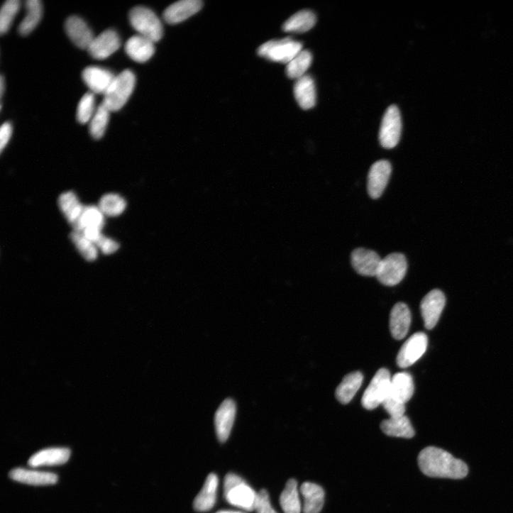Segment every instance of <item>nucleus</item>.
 I'll return each instance as SVG.
<instances>
[{
	"label": "nucleus",
	"mask_w": 513,
	"mask_h": 513,
	"mask_svg": "<svg viewBox=\"0 0 513 513\" xmlns=\"http://www.w3.org/2000/svg\"><path fill=\"white\" fill-rule=\"evenodd\" d=\"M312 62V55L308 50H302L286 67L285 72L289 79H298L305 75Z\"/></svg>",
	"instance_id": "32"
},
{
	"label": "nucleus",
	"mask_w": 513,
	"mask_h": 513,
	"mask_svg": "<svg viewBox=\"0 0 513 513\" xmlns=\"http://www.w3.org/2000/svg\"><path fill=\"white\" fill-rule=\"evenodd\" d=\"M10 477L16 481L32 485H53L58 480L57 475L53 473L31 470L20 468L11 470Z\"/></svg>",
	"instance_id": "25"
},
{
	"label": "nucleus",
	"mask_w": 513,
	"mask_h": 513,
	"mask_svg": "<svg viewBox=\"0 0 513 513\" xmlns=\"http://www.w3.org/2000/svg\"><path fill=\"white\" fill-rule=\"evenodd\" d=\"M12 133V125L9 122L4 123L0 128V151H4L11 140Z\"/></svg>",
	"instance_id": "42"
},
{
	"label": "nucleus",
	"mask_w": 513,
	"mask_h": 513,
	"mask_svg": "<svg viewBox=\"0 0 513 513\" xmlns=\"http://www.w3.org/2000/svg\"><path fill=\"white\" fill-rule=\"evenodd\" d=\"M58 204L74 231H79L85 206L79 202L77 195L72 192L63 193L59 198Z\"/></svg>",
	"instance_id": "18"
},
{
	"label": "nucleus",
	"mask_w": 513,
	"mask_h": 513,
	"mask_svg": "<svg viewBox=\"0 0 513 513\" xmlns=\"http://www.w3.org/2000/svg\"><path fill=\"white\" fill-rule=\"evenodd\" d=\"M217 513H242V512H233V511H220Z\"/></svg>",
	"instance_id": "45"
},
{
	"label": "nucleus",
	"mask_w": 513,
	"mask_h": 513,
	"mask_svg": "<svg viewBox=\"0 0 513 513\" xmlns=\"http://www.w3.org/2000/svg\"><path fill=\"white\" fill-rule=\"evenodd\" d=\"M294 94L299 106L304 110L313 108L316 104V88L313 79L305 75L297 79L294 85Z\"/></svg>",
	"instance_id": "22"
},
{
	"label": "nucleus",
	"mask_w": 513,
	"mask_h": 513,
	"mask_svg": "<svg viewBox=\"0 0 513 513\" xmlns=\"http://www.w3.org/2000/svg\"><path fill=\"white\" fill-rule=\"evenodd\" d=\"M414 385L411 375L400 373L392 377L390 395L406 404L414 395Z\"/></svg>",
	"instance_id": "27"
},
{
	"label": "nucleus",
	"mask_w": 513,
	"mask_h": 513,
	"mask_svg": "<svg viewBox=\"0 0 513 513\" xmlns=\"http://www.w3.org/2000/svg\"><path fill=\"white\" fill-rule=\"evenodd\" d=\"M71 451L67 448H50L34 454L28 461L32 467L62 465L70 459Z\"/></svg>",
	"instance_id": "21"
},
{
	"label": "nucleus",
	"mask_w": 513,
	"mask_h": 513,
	"mask_svg": "<svg viewBox=\"0 0 513 513\" xmlns=\"http://www.w3.org/2000/svg\"><path fill=\"white\" fill-rule=\"evenodd\" d=\"M5 91V81L3 76H1V78H0V94H1V98L4 96Z\"/></svg>",
	"instance_id": "44"
},
{
	"label": "nucleus",
	"mask_w": 513,
	"mask_h": 513,
	"mask_svg": "<svg viewBox=\"0 0 513 513\" xmlns=\"http://www.w3.org/2000/svg\"><path fill=\"white\" fill-rule=\"evenodd\" d=\"M428 337L423 332H417L409 338L402 347L397 363L400 368H407L416 363L426 352Z\"/></svg>",
	"instance_id": "9"
},
{
	"label": "nucleus",
	"mask_w": 513,
	"mask_h": 513,
	"mask_svg": "<svg viewBox=\"0 0 513 513\" xmlns=\"http://www.w3.org/2000/svg\"><path fill=\"white\" fill-rule=\"evenodd\" d=\"M121 45L118 33L113 30H107L94 38L87 50L93 58L102 60L115 53Z\"/></svg>",
	"instance_id": "12"
},
{
	"label": "nucleus",
	"mask_w": 513,
	"mask_h": 513,
	"mask_svg": "<svg viewBox=\"0 0 513 513\" xmlns=\"http://www.w3.org/2000/svg\"><path fill=\"white\" fill-rule=\"evenodd\" d=\"M98 207L104 216L116 217L123 213L126 202L121 196L109 194L101 199Z\"/></svg>",
	"instance_id": "34"
},
{
	"label": "nucleus",
	"mask_w": 513,
	"mask_h": 513,
	"mask_svg": "<svg viewBox=\"0 0 513 513\" xmlns=\"http://www.w3.org/2000/svg\"><path fill=\"white\" fill-rule=\"evenodd\" d=\"M21 3L19 0H9L0 11V33L5 35L10 30L13 21L20 11Z\"/></svg>",
	"instance_id": "36"
},
{
	"label": "nucleus",
	"mask_w": 513,
	"mask_h": 513,
	"mask_svg": "<svg viewBox=\"0 0 513 513\" xmlns=\"http://www.w3.org/2000/svg\"><path fill=\"white\" fill-rule=\"evenodd\" d=\"M224 496L231 504L247 511H253L258 493L239 475L228 474L224 480Z\"/></svg>",
	"instance_id": "2"
},
{
	"label": "nucleus",
	"mask_w": 513,
	"mask_h": 513,
	"mask_svg": "<svg viewBox=\"0 0 513 513\" xmlns=\"http://www.w3.org/2000/svg\"><path fill=\"white\" fill-rule=\"evenodd\" d=\"M219 483V478L216 474L211 473L208 476L202 491L194 500V507L196 511L207 512L215 506Z\"/></svg>",
	"instance_id": "23"
},
{
	"label": "nucleus",
	"mask_w": 513,
	"mask_h": 513,
	"mask_svg": "<svg viewBox=\"0 0 513 513\" xmlns=\"http://www.w3.org/2000/svg\"><path fill=\"white\" fill-rule=\"evenodd\" d=\"M316 23L315 14L310 11H301L290 17L282 26L286 33H303L310 31Z\"/></svg>",
	"instance_id": "29"
},
{
	"label": "nucleus",
	"mask_w": 513,
	"mask_h": 513,
	"mask_svg": "<svg viewBox=\"0 0 513 513\" xmlns=\"http://www.w3.org/2000/svg\"><path fill=\"white\" fill-rule=\"evenodd\" d=\"M96 246L105 255L113 254L119 248V244L117 242L104 236L101 237Z\"/></svg>",
	"instance_id": "41"
},
{
	"label": "nucleus",
	"mask_w": 513,
	"mask_h": 513,
	"mask_svg": "<svg viewBox=\"0 0 513 513\" xmlns=\"http://www.w3.org/2000/svg\"><path fill=\"white\" fill-rule=\"evenodd\" d=\"M402 118L397 106H390L385 114L380 131L381 145L388 149L394 148L399 142L402 133Z\"/></svg>",
	"instance_id": "8"
},
{
	"label": "nucleus",
	"mask_w": 513,
	"mask_h": 513,
	"mask_svg": "<svg viewBox=\"0 0 513 513\" xmlns=\"http://www.w3.org/2000/svg\"><path fill=\"white\" fill-rule=\"evenodd\" d=\"M236 415V404L231 399L225 400L215 415V427L217 437L221 443L229 438Z\"/></svg>",
	"instance_id": "15"
},
{
	"label": "nucleus",
	"mask_w": 513,
	"mask_h": 513,
	"mask_svg": "<svg viewBox=\"0 0 513 513\" xmlns=\"http://www.w3.org/2000/svg\"><path fill=\"white\" fill-rule=\"evenodd\" d=\"M70 238L77 250L87 260L94 261L97 258L96 246L88 240L82 233L74 231L71 233Z\"/></svg>",
	"instance_id": "37"
},
{
	"label": "nucleus",
	"mask_w": 513,
	"mask_h": 513,
	"mask_svg": "<svg viewBox=\"0 0 513 513\" xmlns=\"http://www.w3.org/2000/svg\"><path fill=\"white\" fill-rule=\"evenodd\" d=\"M382 406L390 415V418H397L405 415V404L390 395L384 401Z\"/></svg>",
	"instance_id": "39"
},
{
	"label": "nucleus",
	"mask_w": 513,
	"mask_h": 513,
	"mask_svg": "<svg viewBox=\"0 0 513 513\" xmlns=\"http://www.w3.org/2000/svg\"><path fill=\"white\" fill-rule=\"evenodd\" d=\"M26 16L19 26L22 36L31 34L40 23L43 13V7L40 0H28L26 4Z\"/></svg>",
	"instance_id": "30"
},
{
	"label": "nucleus",
	"mask_w": 513,
	"mask_h": 513,
	"mask_svg": "<svg viewBox=\"0 0 513 513\" xmlns=\"http://www.w3.org/2000/svg\"><path fill=\"white\" fill-rule=\"evenodd\" d=\"M412 322V314L409 307L397 303L390 314V330L393 337L397 340L404 338L408 333Z\"/></svg>",
	"instance_id": "19"
},
{
	"label": "nucleus",
	"mask_w": 513,
	"mask_h": 513,
	"mask_svg": "<svg viewBox=\"0 0 513 513\" xmlns=\"http://www.w3.org/2000/svg\"><path fill=\"white\" fill-rule=\"evenodd\" d=\"M125 51L133 61L144 63L155 53L154 43L141 35H135L126 43Z\"/></svg>",
	"instance_id": "20"
},
{
	"label": "nucleus",
	"mask_w": 513,
	"mask_h": 513,
	"mask_svg": "<svg viewBox=\"0 0 513 513\" xmlns=\"http://www.w3.org/2000/svg\"><path fill=\"white\" fill-rule=\"evenodd\" d=\"M418 463L421 472L429 477L462 479L468 473V465L463 460L434 446L421 451Z\"/></svg>",
	"instance_id": "1"
},
{
	"label": "nucleus",
	"mask_w": 513,
	"mask_h": 513,
	"mask_svg": "<svg viewBox=\"0 0 513 513\" xmlns=\"http://www.w3.org/2000/svg\"><path fill=\"white\" fill-rule=\"evenodd\" d=\"M129 21L139 35L154 43L160 41L163 35L160 21L154 12L145 7L133 8L129 13Z\"/></svg>",
	"instance_id": "4"
},
{
	"label": "nucleus",
	"mask_w": 513,
	"mask_h": 513,
	"mask_svg": "<svg viewBox=\"0 0 513 513\" xmlns=\"http://www.w3.org/2000/svg\"><path fill=\"white\" fill-rule=\"evenodd\" d=\"M364 377L360 372L347 375L336 390V398L342 404H349L360 389Z\"/></svg>",
	"instance_id": "26"
},
{
	"label": "nucleus",
	"mask_w": 513,
	"mask_h": 513,
	"mask_svg": "<svg viewBox=\"0 0 513 513\" xmlns=\"http://www.w3.org/2000/svg\"><path fill=\"white\" fill-rule=\"evenodd\" d=\"M116 76L109 70L99 67H87L82 72V79L91 92L104 94Z\"/></svg>",
	"instance_id": "17"
},
{
	"label": "nucleus",
	"mask_w": 513,
	"mask_h": 513,
	"mask_svg": "<svg viewBox=\"0 0 513 513\" xmlns=\"http://www.w3.org/2000/svg\"><path fill=\"white\" fill-rule=\"evenodd\" d=\"M101 230L96 228H87L82 232V234L90 241L94 243L95 245L102 236Z\"/></svg>",
	"instance_id": "43"
},
{
	"label": "nucleus",
	"mask_w": 513,
	"mask_h": 513,
	"mask_svg": "<svg viewBox=\"0 0 513 513\" xmlns=\"http://www.w3.org/2000/svg\"><path fill=\"white\" fill-rule=\"evenodd\" d=\"M302 50L301 43L287 38L265 43L258 49V54L267 60L287 65Z\"/></svg>",
	"instance_id": "5"
},
{
	"label": "nucleus",
	"mask_w": 513,
	"mask_h": 513,
	"mask_svg": "<svg viewBox=\"0 0 513 513\" xmlns=\"http://www.w3.org/2000/svg\"><path fill=\"white\" fill-rule=\"evenodd\" d=\"M94 94L88 92L81 99L77 111V119L79 123L85 124L90 122L95 114Z\"/></svg>",
	"instance_id": "38"
},
{
	"label": "nucleus",
	"mask_w": 513,
	"mask_h": 513,
	"mask_svg": "<svg viewBox=\"0 0 513 513\" xmlns=\"http://www.w3.org/2000/svg\"><path fill=\"white\" fill-rule=\"evenodd\" d=\"M392 171V164L387 160L375 162L369 172L368 191L373 199L380 198L386 189Z\"/></svg>",
	"instance_id": "10"
},
{
	"label": "nucleus",
	"mask_w": 513,
	"mask_h": 513,
	"mask_svg": "<svg viewBox=\"0 0 513 513\" xmlns=\"http://www.w3.org/2000/svg\"><path fill=\"white\" fill-rule=\"evenodd\" d=\"M136 85V77L131 70H124L116 76L104 94L102 104L111 111L122 109L131 96Z\"/></svg>",
	"instance_id": "3"
},
{
	"label": "nucleus",
	"mask_w": 513,
	"mask_h": 513,
	"mask_svg": "<svg viewBox=\"0 0 513 513\" xmlns=\"http://www.w3.org/2000/svg\"><path fill=\"white\" fill-rule=\"evenodd\" d=\"M202 8L201 0H182L167 7L162 18L167 24L177 25L198 13Z\"/></svg>",
	"instance_id": "13"
},
{
	"label": "nucleus",
	"mask_w": 513,
	"mask_h": 513,
	"mask_svg": "<svg viewBox=\"0 0 513 513\" xmlns=\"http://www.w3.org/2000/svg\"><path fill=\"white\" fill-rule=\"evenodd\" d=\"M300 492L304 497V513H319L324 503L323 488L312 482H305L300 487Z\"/></svg>",
	"instance_id": "24"
},
{
	"label": "nucleus",
	"mask_w": 513,
	"mask_h": 513,
	"mask_svg": "<svg viewBox=\"0 0 513 513\" xmlns=\"http://www.w3.org/2000/svg\"><path fill=\"white\" fill-rule=\"evenodd\" d=\"M381 429L389 436L411 438L415 435L414 427L409 419L405 415L383 421Z\"/></svg>",
	"instance_id": "28"
},
{
	"label": "nucleus",
	"mask_w": 513,
	"mask_h": 513,
	"mask_svg": "<svg viewBox=\"0 0 513 513\" xmlns=\"http://www.w3.org/2000/svg\"><path fill=\"white\" fill-rule=\"evenodd\" d=\"M391 380L390 371L385 368L380 369L364 393L362 399L363 407L373 410L382 405L390 395Z\"/></svg>",
	"instance_id": "6"
},
{
	"label": "nucleus",
	"mask_w": 513,
	"mask_h": 513,
	"mask_svg": "<svg viewBox=\"0 0 513 513\" xmlns=\"http://www.w3.org/2000/svg\"><path fill=\"white\" fill-rule=\"evenodd\" d=\"M407 268V260L404 254L392 253L382 260L377 277L384 285L395 286L404 278Z\"/></svg>",
	"instance_id": "7"
},
{
	"label": "nucleus",
	"mask_w": 513,
	"mask_h": 513,
	"mask_svg": "<svg viewBox=\"0 0 513 513\" xmlns=\"http://www.w3.org/2000/svg\"><path fill=\"white\" fill-rule=\"evenodd\" d=\"M110 111L101 103L90 121L89 132L96 140L101 138L106 130Z\"/></svg>",
	"instance_id": "33"
},
{
	"label": "nucleus",
	"mask_w": 513,
	"mask_h": 513,
	"mask_svg": "<svg viewBox=\"0 0 513 513\" xmlns=\"http://www.w3.org/2000/svg\"><path fill=\"white\" fill-rule=\"evenodd\" d=\"M382 260L375 251L363 248L355 249L351 255L355 271L366 277H377Z\"/></svg>",
	"instance_id": "14"
},
{
	"label": "nucleus",
	"mask_w": 513,
	"mask_h": 513,
	"mask_svg": "<svg viewBox=\"0 0 513 513\" xmlns=\"http://www.w3.org/2000/svg\"><path fill=\"white\" fill-rule=\"evenodd\" d=\"M446 301L445 294L439 289L431 290L422 299L421 311L427 329H432L437 324Z\"/></svg>",
	"instance_id": "11"
},
{
	"label": "nucleus",
	"mask_w": 513,
	"mask_h": 513,
	"mask_svg": "<svg viewBox=\"0 0 513 513\" xmlns=\"http://www.w3.org/2000/svg\"><path fill=\"white\" fill-rule=\"evenodd\" d=\"M280 502L285 513H301L302 504L297 482L294 479H289L287 481L280 495Z\"/></svg>",
	"instance_id": "31"
},
{
	"label": "nucleus",
	"mask_w": 513,
	"mask_h": 513,
	"mask_svg": "<svg viewBox=\"0 0 513 513\" xmlns=\"http://www.w3.org/2000/svg\"><path fill=\"white\" fill-rule=\"evenodd\" d=\"M65 28L72 42L82 50H88L95 38L84 21L77 16L68 18Z\"/></svg>",
	"instance_id": "16"
},
{
	"label": "nucleus",
	"mask_w": 513,
	"mask_h": 513,
	"mask_svg": "<svg viewBox=\"0 0 513 513\" xmlns=\"http://www.w3.org/2000/svg\"><path fill=\"white\" fill-rule=\"evenodd\" d=\"M104 217L105 216L99 207L85 206L78 232H82L87 228H96L101 231L104 226Z\"/></svg>",
	"instance_id": "35"
},
{
	"label": "nucleus",
	"mask_w": 513,
	"mask_h": 513,
	"mask_svg": "<svg viewBox=\"0 0 513 513\" xmlns=\"http://www.w3.org/2000/svg\"><path fill=\"white\" fill-rule=\"evenodd\" d=\"M255 510L257 513H277L272 508L269 494L265 490H261L258 492Z\"/></svg>",
	"instance_id": "40"
}]
</instances>
